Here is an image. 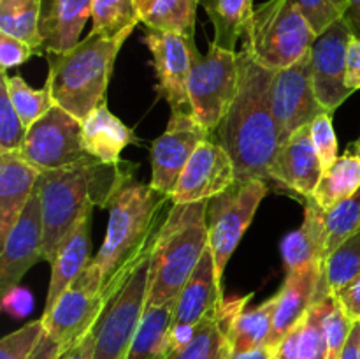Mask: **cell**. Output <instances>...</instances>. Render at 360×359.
Returning <instances> with one entry per match:
<instances>
[{
  "label": "cell",
  "mask_w": 360,
  "mask_h": 359,
  "mask_svg": "<svg viewBox=\"0 0 360 359\" xmlns=\"http://www.w3.org/2000/svg\"><path fill=\"white\" fill-rule=\"evenodd\" d=\"M132 30H123L115 37L90 32L70 49L46 53L49 65L46 87L55 104L81 122L105 104L116 56Z\"/></svg>",
  "instance_id": "obj_3"
},
{
  "label": "cell",
  "mask_w": 360,
  "mask_h": 359,
  "mask_svg": "<svg viewBox=\"0 0 360 359\" xmlns=\"http://www.w3.org/2000/svg\"><path fill=\"white\" fill-rule=\"evenodd\" d=\"M151 2H153V0H136V6H137V11H139V14H141V20H143L144 14L148 13Z\"/></svg>",
  "instance_id": "obj_52"
},
{
  "label": "cell",
  "mask_w": 360,
  "mask_h": 359,
  "mask_svg": "<svg viewBox=\"0 0 360 359\" xmlns=\"http://www.w3.org/2000/svg\"><path fill=\"white\" fill-rule=\"evenodd\" d=\"M236 180L234 162L218 141H202L183 169L171 194V204L210 201L231 189Z\"/></svg>",
  "instance_id": "obj_16"
},
{
  "label": "cell",
  "mask_w": 360,
  "mask_h": 359,
  "mask_svg": "<svg viewBox=\"0 0 360 359\" xmlns=\"http://www.w3.org/2000/svg\"><path fill=\"white\" fill-rule=\"evenodd\" d=\"M225 344L227 340L218 326L217 315L207 317L199 324L193 340L178 351L169 352L167 359H211Z\"/></svg>",
  "instance_id": "obj_37"
},
{
  "label": "cell",
  "mask_w": 360,
  "mask_h": 359,
  "mask_svg": "<svg viewBox=\"0 0 360 359\" xmlns=\"http://www.w3.org/2000/svg\"><path fill=\"white\" fill-rule=\"evenodd\" d=\"M271 106L280 143H285L295 130L311 125L316 116L327 113L316 99L313 87L311 51L294 65L276 70L271 88Z\"/></svg>",
  "instance_id": "obj_13"
},
{
  "label": "cell",
  "mask_w": 360,
  "mask_h": 359,
  "mask_svg": "<svg viewBox=\"0 0 360 359\" xmlns=\"http://www.w3.org/2000/svg\"><path fill=\"white\" fill-rule=\"evenodd\" d=\"M136 165L130 162L104 164L94 157H84L67 168L44 171L39 176V190L44 222L42 257L49 264L55 260L65 239L84 215L94 208L108 210L112 197L134 180Z\"/></svg>",
  "instance_id": "obj_2"
},
{
  "label": "cell",
  "mask_w": 360,
  "mask_h": 359,
  "mask_svg": "<svg viewBox=\"0 0 360 359\" xmlns=\"http://www.w3.org/2000/svg\"><path fill=\"white\" fill-rule=\"evenodd\" d=\"M224 289L214 273V259L207 246L192 277L176 298L172 327L197 326L207 317H214L224 303Z\"/></svg>",
  "instance_id": "obj_19"
},
{
  "label": "cell",
  "mask_w": 360,
  "mask_h": 359,
  "mask_svg": "<svg viewBox=\"0 0 360 359\" xmlns=\"http://www.w3.org/2000/svg\"><path fill=\"white\" fill-rule=\"evenodd\" d=\"M271 355H273V351L264 347V348H257V351H252V352H245V354H239V355L229 354L227 359H271Z\"/></svg>",
  "instance_id": "obj_51"
},
{
  "label": "cell",
  "mask_w": 360,
  "mask_h": 359,
  "mask_svg": "<svg viewBox=\"0 0 360 359\" xmlns=\"http://www.w3.org/2000/svg\"><path fill=\"white\" fill-rule=\"evenodd\" d=\"M20 153L39 172L76 164L88 157L83 148V122L53 106L28 127Z\"/></svg>",
  "instance_id": "obj_11"
},
{
  "label": "cell",
  "mask_w": 360,
  "mask_h": 359,
  "mask_svg": "<svg viewBox=\"0 0 360 359\" xmlns=\"http://www.w3.org/2000/svg\"><path fill=\"white\" fill-rule=\"evenodd\" d=\"M171 196L155 190L150 183L129 182L109 204L108 231L97 256L88 266L108 284L127 263L136 259L162 225V213Z\"/></svg>",
  "instance_id": "obj_5"
},
{
  "label": "cell",
  "mask_w": 360,
  "mask_h": 359,
  "mask_svg": "<svg viewBox=\"0 0 360 359\" xmlns=\"http://www.w3.org/2000/svg\"><path fill=\"white\" fill-rule=\"evenodd\" d=\"M347 150H350V151H354V153H357L359 157H360V137L357 141H355V143H352V144H348V148Z\"/></svg>",
  "instance_id": "obj_54"
},
{
  "label": "cell",
  "mask_w": 360,
  "mask_h": 359,
  "mask_svg": "<svg viewBox=\"0 0 360 359\" xmlns=\"http://www.w3.org/2000/svg\"><path fill=\"white\" fill-rule=\"evenodd\" d=\"M207 204L210 201L172 204L165 215L151 248L148 306L178 298L210 246Z\"/></svg>",
  "instance_id": "obj_4"
},
{
  "label": "cell",
  "mask_w": 360,
  "mask_h": 359,
  "mask_svg": "<svg viewBox=\"0 0 360 359\" xmlns=\"http://www.w3.org/2000/svg\"><path fill=\"white\" fill-rule=\"evenodd\" d=\"M139 143L130 127L112 115L108 104H101L83 120V148L86 155L104 162L118 164L120 155L129 144Z\"/></svg>",
  "instance_id": "obj_25"
},
{
  "label": "cell",
  "mask_w": 360,
  "mask_h": 359,
  "mask_svg": "<svg viewBox=\"0 0 360 359\" xmlns=\"http://www.w3.org/2000/svg\"><path fill=\"white\" fill-rule=\"evenodd\" d=\"M354 32L347 18H341L316 35L311 46V74L316 99L327 113L336 109L354 92L347 87V58Z\"/></svg>",
  "instance_id": "obj_15"
},
{
  "label": "cell",
  "mask_w": 360,
  "mask_h": 359,
  "mask_svg": "<svg viewBox=\"0 0 360 359\" xmlns=\"http://www.w3.org/2000/svg\"><path fill=\"white\" fill-rule=\"evenodd\" d=\"M141 23L136 0H94L91 7V34L115 37L123 30Z\"/></svg>",
  "instance_id": "obj_34"
},
{
  "label": "cell",
  "mask_w": 360,
  "mask_h": 359,
  "mask_svg": "<svg viewBox=\"0 0 360 359\" xmlns=\"http://www.w3.org/2000/svg\"><path fill=\"white\" fill-rule=\"evenodd\" d=\"M91 213L84 215L79 224L74 227L69 238L56 253L51 263V280H49L48 298H46V310L51 308L56 299L76 282L84 271V267L91 263Z\"/></svg>",
  "instance_id": "obj_26"
},
{
  "label": "cell",
  "mask_w": 360,
  "mask_h": 359,
  "mask_svg": "<svg viewBox=\"0 0 360 359\" xmlns=\"http://www.w3.org/2000/svg\"><path fill=\"white\" fill-rule=\"evenodd\" d=\"M2 80L6 83L7 92H9L11 102H13L14 109L20 115L25 127H30L44 113H48L53 106H56L51 97V92L46 84L41 90H35V88L28 87V83L21 76H18V74L16 76H7L6 70H2Z\"/></svg>",
  "instance_id": "obj_35"
},
{
  "label": "cell",
  "mask_w": 360,
  "mask_h": 359,
  "mask_svg": "<svg viewBox=\"0 0 360 359\" xmlns=\"http://www.w3.org/2000/svg\"><path fill=\"white\" fill-rule=\"evenodd\" d=\"M322 175V162L311 139V125H306L280 144L271 168V185L304 203L313 199Z\"/></svg>",
  "instance_id": "obj_18"
},
{
  "label": "cell",
  "mask_w": 360,
  "mask_h": 359,
  "mask_svg": "<svg viewBox=\"0 0 360 359\" xmlns=\"http://www.w3.org/2000/svg\"><path fill=\"white\" fill-rule=\"evenodd\" d=\"M336 299L354 322H360V275L336 296Z\"/></svg>",
  "instance_id": "obj_45"
},
{
  "label": "cell",
  "mask_w": 360,
  "mask_h": 359,
  "mask_svg": "<svg viewBox=\"0 0 360 359\" xmlns=\"http://www.w3.org/2000/svg\"><path fill=\"white\" fill-rule=\"evenodd\" d=\"M348 2H350V9L345 18H347L355 37L360 39V0H348Z\"/></svg>",
  "instance_id": "obj_50"
},
{
  "label": "cell",
  "mask_w": 360,
  "mask_h": 359,
  "mask_svg": "<svg viewBox=\"0 0 360 359\" xmlns=\"http://www.w3.org/2000/svg\"><path fill=\"white\" fill-rule=\"evenodd\" d=\"M34 55H39L34 46L0 32V67H2V70L21 65Z\"/></svg>",
  "instance_id": "obj_43"
},
{
  "label": "cell",
  "mask_w": 360,
  "mask_h": 359,
  "mask_svg": "<svg viewBox=\"0 0 360 359\" xmlns=\"http://www.w3.org/2000/svg\"><path fill=\"white\" fill-rule=\"evenodd\" d=\"M4 310H6L9 315L13 317H27L32 312V305H34V299L32 294L27 289H21L20 285L9 289L7 292H4L2 298Z\"/></svg>",
  "instance_id": "obj_44"
},
{
  "label": "cell",
  "mask_w": 360,
  "mask_h": 359,
  "mask_svg": "<svg viewBox=\"0 0 360 359\" xmlns=\"http://www.w3.org/2000/svg\"><path fill=\"white\" fill-rule=\"evenodd\" d=\"M153 241L155 238L136 257L125 280L120 284L102 310L95 324L94 359H125L129 354L148 306Z\"/></svg>",
  "instance_id": "obj_7"
},
{
  "label": "cell",
  "mask_w": 360,
  "mask_h": 359,
  "mask_svg": "<svg viewBox=\"0 0 360 359\" xmlns=\"http://www.w3.org/2000/svg\"><path fill=\"white\" fill-rule=\"evenodd\" d=\"M28 127L23 125L20 115L11 102L4 80L0 81V153L20 150Z\"/></svg>",
  "instance_id": "obj_38"
},
{
  "label": "cell",
  "mask_w": 360,
  "mask_h": 359,
  "mask_svg": "<svg viewBox=\"0 0 360 359\" xmlns=\"http://www.w3.org/2000/svg\"><path fill=\"white\" fill-rule=\"evenodd\" d=\"M340 359H360V322H355Z\"/></svg>",
  "instance_id": "obj_49"
},
{
  "label": "cell",
  "mask_w": 360,
  "mask_h": 359,
  "mask_svg": "<svg viewBox=\"0 0 360 359\" xmlns=\"http://www.w3.org/2000/svg\"><path fill=\"white\" fill-rule=\"evenodd\" d=\"M243 37V51L250 58L271 70H281L311 49L316 34L299 0H267L253 9Z\"/></svg>",
  "instance_id": "obj_6"
},
{
  "label": "cell",
  "mask_w": 360,
  "mask_h": 359,
  "mask_svg": "<svg viewBox=\"0 0 360 359\" xmlns=\"http://www.w3.org/2000/svg\"><path fill=\"white\" fill-rule=\"evenodd\" d=\"M91 7L94 0H41V55L76 46Z\"/></svg>",
  "instance_id": "obj_23"
},
{
  "label": "cell",
  "mask_w": 360,
  "mask_h": 359,
  "mask_svg": "<svg viewBox=\"0 0 360 359\" xmlns=\"http://www.w3.org/2000/svg\"><path fill=\"white\" fill-rule=\"evenodd\" d=\"M360 189V157L354 151L347 150L345 155L323 171L319 187L313 194V201L322 210H333L341 201L354 196Z\"/></svg>",
  "instance_id": "obj_29"
},
{
  "label": "cell",
  "mask_w": 360,
  "mask_h": 359,
  "mask_svg": "<svg viewBox=\"0 0 360 359\" xmlns=\"http://www.w3.org/2000/svg\"><path fill=\"white\" fill-rule=\"evenodd\" d=\"M336 296L330 294L327 282L320 278L319 296L304 317L288 331L287 336L273 348L271 359H327V341L323 319Z\"/></svg>",
  "instance_id": "obj_20"
},
{
  "label": "cell",
  "mask_w": 360,
  "mask_h": 359,
  "mask_svg": "<svg viewBox=\"0 0 360 359\" xmlns=\"http://www.w3.org/2000/svg\"><path fill=\"white\" fill-rule=\"evenodd\" d=\"M95 354V327L88 331L79 341L62 352L60 359H94Z\"/></svg>",
  "instance_id": "obj_47"
},
{
  "label": "cell",
  "mask_w": 360,
  "mask_h": 359,
  "mask_svg": "<svg viewBox=\"0 0 360 359\" xmlns=\"http://www.w3.org/2000/svg\"><path fill=\"white\" fill-rule=\"evenodd\" d=\"M239 83L238 51L211 42L207 53H200L188 81L192 115L207 132H217L221 120L234 102Z\"/></svg>",
  "instance_id": "obj_9"
},
{
  "label": "cell",
  "mask_w": 360,
  "mask_h": 359,
  "mask_svg": "<svg viewBox=\"0 0 360 359\" xmlns=\"http://www.w3.org/2000/svg\"><path fill=\"white\" fill-rule=\"evenodd\" d=\"M311 139L320 162H322L323 171H327L338 160V137L336 132H334L333 115L330 113H322V115L313 120Z\"/></svg>",
  "instance_id": "obj_42"
},
{
  "label": "cell",
  "mask_w": 360,
  "mask_h": 359,
  "mask_svg": "<svg viewBox=\"0 0 360 359\" xmlns=\"http://www.w3.org/2000/svg\"><path fill=\"white\" fill-rule=\"evenodd\" d=\"M41 172L21 157L20 150L0 153V243L23 213Z\"/></svg>",
  "instance_id": "obj_22"
},
{
  "label": "cell",
  "mask_w": 360,
  "mask_h": 359,
  "mask_svg": "<svg viewBox=\"0 0 360 359\" xmlns=\"http://www.w3.org/2000/svg\"><path fill=\"white\" fill-rule=\"evenodd\" d=\"M44 334L42 319L32 320L20 329L6 334L0 341V359H28Z\"/></svg>",
  "instance_id": "obj_39"
},
{
  "label": "cell",
  "mask_w": 360,
  "mask_h": 359,
  "mask_svg": "<svg viewBox=\"0 0 360 359\" xmlns=\"http://www.w3.org/2000/svg\"><path fill=\"white\" fill-rule=\"evenodd\" d=\"M276 305L278 298L274 296L255 308H245L232 320V324L224 334L232 355L267 347V338L273 329Z\"/></svg>",
  "instance_id": "obj_28"
},
{
  "label": "cell",
  "mask_w": 360,
  "mask_h": 359,
  "mask_svg": "<svg viewBox=\"0 0 360 359\" xmlns=\"http://www.w3.org/2000/svg\"><path fill=\"white\" fill-rule=\"evenodd\" d=\"M322 267L323 264L287 275L280 292L276 294V313H274L273 329H271L269 338H267V348L273 351L287 336L288 331L311 308L316 296H319Z\"/></svg>",
  "instance_id": "obj_21"
},
{
  "label": "cell",
  "mask_w": 360,
  "mask_h": 359,
  "mask_svg": "<svg viewBox=\"0 0 360 359\" xmlns=\"http://www.w3.org/2000/svg\"><path fill=\"white\" fill-rule=\"evenodd\" d=\"M62 352V345H60L58 341L53 340V338L44 331L42 338L39 340L37 347L34 348V352H32L28 359H60Z\"/></svg>",
  "instance_id": "obj_48"
},
{
  "label": "cell",
  "mask_w": 360,
  "mask_h": 359,
  "mask_svg": "<svg viewBox=\"0 0 360 359\" xmlns=\"http://www.w3.org/2000/svg\"><path fill=\"white\" fill-rule=\"evenodd\" d=\"M354 320L345 313L338 299H334L323 319V329H326L327 341V359H340L345 345H347L350 331L354 327Z\"/></svg>",
  "instance_id": "obj_41"
},
{
  "label": "cell",
  "mask_w": 360,
  "mask_h": 359,
  "mask_svg": "<svg viewBox=\"0 0 360 359\" xmlns=\"http://www.w3.org/2000/svg\"><path fill=\"white\" fill-rule=\"evenodd\" d=\"M269 192V185L260 180L236 182L231 189L210 199L207 204V236L214 259L218 284L224 280L225 266L236 246L252 224L260 203Z\"/></svg>",
  "instance_id": "obj_10"
},
{
  "label": "cell",
  "mask_w": 360,
  "mask_h": 359,
  "mask_svg": "<svg viewBox=\"0 0 360 359\" xmlns=\"http://www.w3.org/2000/svg\"><path fill=\"white\" fill-rule=\"evenodd\" d=\"M229 354H231V348H229V344H225L211 359H227Z\"/></svg>",
  "instance_id": "obj_53"
},
{
  "label": "cell",
  "mask_w": 360,
  "mask_h": 359,
  "mask_svg": "<svg viewBox=\"0 0 360 359\" xmlns=\"http://www.w3.org/2000/svg\"><path fill=\"white\" fill-rule=\"evenodd\" d=\"M347 87L352 92L360 90V39L352 37L347 58Z\"/></svg>",
  "instance_id": "obj_46"
},
{
  "label": "cell",
  "mask_w": 360,
  "mask_h": 359,
  "mask_svg": "<svg viewBox=\"0 0 360 359\" xmlns=\"http://www.w3.org/2000/svg\"><path fill=\"white\" fill-rule=\"evenodd\" d=\"M234 102L217 129L218 143L234 162L236 180H260L271 189V168L280 150V134L271 106L274 74L241 49Z\"/></svg>",
  "instance_id": "obj_1"
},
{
  "label": "cell",
  "mask_w": 360,
  "mask_h": 359,
  "mask_svg": "<svg viewBox=\"0 0 360 359\" xmlns=\"http://www.w3.org/2000/svg\"><path fill=\"white\" fill-rule=\"evenodd\" d=\"M299 6L316 35L347 16L350 9L348 0H299Z\"/></svg>",
  "instance_id": "obj_40"
},
{
  "label": "cell",
  "mask_w": 360,
  "mask_h": 359,
  "mask_svg": "<svg viewBox=\"0 0 360 359\" xmlns=\"http://www.w3.org/2000/svg\"><path fill=\"white\" fill-rule=\"evenodd\" d=\"M176 299L160 306H146L125 359H167L171 352V329Z\"/></svg>",
  "instance_id": "obj_27"
},
{
  "label": "cell",
  "mask_w": 360,
  "mask_h": 359,
  "mask_svg": "<svg viewBox=\"0 0 360 359\" xmlns=\"http://www.w3.org/2000/svg\"><path fill=\"white\" fill-rule=\"evenodd\" d=\"M134 260L136 259L127 263L105 284V289L98 275L90 266H86L83 273L76 278V282L56 299L55 305L42 312L41 319L44 324V331L62 345L63 351L79 341L88 331L94 329L109 298L115 294L116 289L129 275Z\"/></svg>",
  "instance_id": "obj_8"
},
{
  "label": "cell",
  "mask_w": 360,
  "mask_h": 359,
  "mask_svg": "<svg viewBox=\"0 0 360 359\" xmlns=\"http://www.w3.org/2000/svg\"><path fill=\"white\" fill-rule=\"evenodd\" d=\"M360 275V231L323 260V278L330 294L338 296Z\"/></svg>",
  "instance_id": "obj_33"
},
{
  "label": "cell",
  "mask_w": 360,
  "mask_h": 359,
  "mask_svg": "<svg viewBox=\"0 0 360 359\" xmlns=\"http://www.w3.org/2000/svg\"><path fill=\"white\" fill-rule=\"evenodd\" d=\"M41 0H0V32L34 46L41 55Z\"/></svg>",
  "instance_id": "obj_31"
},
{
  "label": "cell",
  "mask_w": 360,
  "mask_h": 359,
  "mask_svg": "<svg viewBox=\"0 0 360 359\" xmlns=\"http://www.w3.org/2000/svg\"><path fill=\"white\" fill-rule=\"evenodd\" d=\"M143 41L153 56L158 95L171 106L172 111H192L188 81L193 63L200 55L193 37L178 32L146 28Z\"/></svg>",
  "instance_id": "obj_12"
},
{
  "label": "cell",
  "mask_w": 360,
  "mask_h": 359,
  "mask_svg": "<svg viewBox=\"0 0 360 359\" xmlns=\"http://www.w3.org/2000/svg\"><path fill=\"white\" fill-rule=\"evenodd\" d=\"M44 222L39 185L32 192L23 213L2 241L0 253V291L16 287L27 271L42 257Z\"/></svg>",
  "instance_id": "obj_17"
},
{
  "label": "cell",
  "mask_w": 360,
  "mask_h": 359,
  "mask_svg": "<svg viewBox=\"0 0 360 359\" xmlns=\"http://www.w3.org/2000/svg\"><path fill=\"white\" fill-rule=\"evenodd\" d=\"M199 0H153L141 23L150 30L178 32L195 35V20Z\"/></svg>",
  "instance_id": "obj_32"
},
{
  "label": "cell",
  "mask_w": 360,
  "mask_h": 359,
  "mask_svg": "<svg viewBox=\"0 0 360 359\" xmlns=\"http://www.w3.org/2000/svg\"><path fill=\"white\" fill-rule=\"evenodd\" d=\"M214 28L213 44L236 51L253 14V0H199Z\"/></svg>",
  "instance_id": "obj_30"
},
{
  "label": "cell",
  "mask_w": 360,
  "mask_h": 359,
  "mask_svg": "<svg viewBox=\"0 0 360 359\" xmlns=\"http://www.w3.org/2000/svg\"><path fill=\"white\" fill-rule=\"evenodd\" d=\"M302 204H304L302 225L288 232L281 241V256H283L287 275L308 270L311 266H322L326 260V210H322L313 199H306Z\"/></svg>",
  "instance_id": "obj_24"
},
{
  "label": "cell",
  "mask_w": 360,
  "mask_h": 359,
  "mask_svg": "<svg viewBox=\"0 0 360 359\" xmlns=\"http://www.w3.org/2000/svg\"><path fill=\"white\" fill-rule=\"evenodd\" d=\"M210 137L211 132L200 125L192 111H172L164 134L151 144L150 185L171 196L193 151Z\"/></svg>",
  "instance_id": "obj_14"
},
{
  "label": "cell",
  "mask_w": 360,
  "mask_h": 359,
  "mask_svg": "<svg viewBox=\"0 0 360 359\" xmlns=\"http://www.w3.org/2000/svg\"><path fill=\"white\" fill-rule=\"evenodd\" d=\"M327 250L326 257L343 245L350 236L360 231V189L348 199L341 201L333 210L326 211Z\"/></svg>",
  "instance_id": "obj_36"
}]
</instances>
